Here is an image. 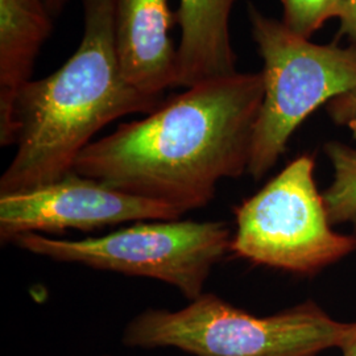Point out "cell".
I'll return each mask as SVG.
<instances>
[{
  "mask_svg": "<svg viewBox=\"0 0 356 356\" xmlns=\"http://www.w3.org/2000/svg\"><path fill=\"white\" fill-rule=\"evenodd\" d=\"M323 149L334 173L329 188L322 193L330 223L356 226V148L329 141Z\"/></svg>",
  "mask_w": 356,
  "mask_h": 356,
  "instance_id": "cell-11",
  "label": "cell"
},
{
  "mask_svg": "<svg viewBox=\"0 0 356 356\" xmlns=\"http://www.w3.org/2000/svg\"><path fill=\"white\" fill-rule=\"evenodd\" d=\"M356 322H341L309 300L257 317L213 293L179 310L147 309L131 319L122 343L132 348H177L193 356H318L342 350Z\"/></svg>",
  "mask_w": 356,
  "mask_h": 356,
  "instance_id": "cell-3",
  "label": "cell"
},
{
  "mask_svg": "<svg viewBox=\"0 0 356 356\" xmlns=\"http://www.w3.org/2000/svg\"><path fill=\"white\" fill-rule=\"evenodd\" d=\"M327 113L335 124L347 127L356 135V89L332 99L327 104Z\"/></svg>",
  "mask_w": 356,
  "mask_h": 356,
  "instance_id": "cell-13",
  "label": "cell"
},
{
  "mask_svg": "<svg viewBox=\"0 0 356 356\" xmlns=\"http://www.w3.org/2000/svg\"><path fill=\"white\" fill-rule=\"evenodd\" d=\"M314 170V159L301 154L239 204L229 252L256 266L312 276L356 251V236L331 229Z\"/></svg>",
  "mask_w": 356,
  "mask_h": 356,
  "instance_id": "cell-6",
  "label": "cell"
},
{
  "mask_svg": "<svg viewBox=\"0 0 356 356\" xmlns=\"http://www.w3.org/2000/svg\"><path fill=\"white\" fill-rule=\"evenodd\" d=\"M247 15L264 64V98L247 168L259 181L277 164L293 134L310 115L356 89V47L321 45L297 36L252 3L247 6Z\"/></svg>",
  "mask_w": 356,
  "mask_h": 356,
  "instance_id": "cell-4",
  "label": "cell"
},
{
  "mask_svg": "<svg viewBox=\"0 0 356 356\" xmlns=\"http://www.w3.org/2000/svg\"><path fill=\"white\" fill-rule=\"evenodd\" d=\"M238 0H179L177 88L236 73L229 20Z\"/></svg>",
  "mask_w": 356,
  "mask_h": 356,
  "instance_id": "cell-10",
  "label": "cell"
},
{
  "mask_svg": "<svg viewBox=\"0 0 356 356\" xmlns=\"http://www.w3.org/2000/svg\"><path fill=\"white\" fill-rule=\"evenodd\" d=\"M83 38L51 76L31 81L15 103L16 153L0 177V194L33 191L74 172L92 138L122 116L149 114L163 99L122 74L115 47V0H82Z\"/></svg>",
  "mask_w": 356,
  "mask_h": 356,
  "instance_id": "cell-2",
  "label": "cell"
},
{
  "mask_svg": "<svg viewBox=\"0 0 356 356\" xmlns=\"http://www.w3.org/2000/svg\"><path fill=\"white\" fill-rule=\"evenodd\" d=\"M282 24L297 36L309 38L331 19L342 20L347 0H280Z\"/></svg>",
  "mask_w": 356,
  "mask_h": 356,
  "instance_id": "cell-12",
  "label": "cell"
},
{
  "mask_svg": "<svg viewBox=\"0 0 356 356\" xmlns=\"http://www.w3.org/2000/svg\"><path fill=\"white\" fill-rule=\"evenodd\" d=\"M181 213L165 204L116 191L76 172L33 191L0 194V239L23 234L95 231L120 223L173 220Z\"/></svg>",
  "mask_w": 356,
  "mask_h": 356,
  "instance_id": "cell-7",
  "label": "cell"
},
{
  "mask_svg": "<svg viewBox=\"0 0 356 356\" xmlns=\"http://www.w3.org/2000/svg\"><path fill=\"white\" fill-rule=\"evenodd\" d=\"M343 356H356V332L355 335L350 339V342L341 350Z\"/></svg>",
  "mask_w": 356,
  "mask_h": 356,
  "instance_id": "cell-16",
  "label": "cell"
},
{
  "mask_svg": "<svg viewBox=\"0 0 356 356\" xmlns=\"http://www.w3.org/2000/svg\"><path fill=\"white\" fill-rule=\"evenodd\" d=\"M338 38H347L356 47V0H347V11L341 20Z\"/></svg>",
  "mask_w": 356,
  "mask_h": 356,
  "instance_id": "cell-14",
  "label": "cell"
},
{
  "mask_svg": "<svg viewBox=\"0 0 356 356\" xmlns=\"http://www.w3.org/2000/svg\"><path fill=\"white\" fill-rule=\"evenodd\" d=\"M49 11H51V16H56L64 10L65 3L66 0H45Z\"/></svg>",
  "mask_w": 356,
  "mask_h": 356,
  "instance_id": "cell-15",
  "label": "cell"
},
{
  "mask_svg": "<svg viewBox=\"0 0 356 356\" xmlns=\"http://www.w3.org/2000/svg\"><path fill=\"white\" fill-rule=\"evenodd\" d=\"M102 356H110V355H102Z\"/></svg>",
  "mask_w": 356,
  "mask_h": 356,
  "instance_id": "cell-17",
  "label": "cell"
},
{
  "mask_svg": "<svg viewBox=\"0 0 356 356\" xmlns=\"http://www.w3.org/2000/svg\"><path fill=\"white\" fill-rule=\"evenodd\" d=\"M232 234L223 220H143L103 236L63 241L41 234L11 244L54 261L163 281L189 301L204 293L213 268L229 251Z\"/></svg>",
  "mask_w": 356,
  "mask_h": 356,
  "instance_id": "cell-5",
  "label": "cell"
},
{
  "mask_svg": "<svg viewBox=\"0 0 356 356\" xmlns=\"http://www.w3.org/2000/svg\"><path fill=\"white\" fill-rule=\"evenodd\" d=\"M176 24L168 0H115V47L122 74L143 94L163 99L177 88Z\"/></svg>",
  "mask_w": 356,
  "mask_h": 356,
  "instance_id": "cell-8",
  "label": "cell"
},
{
  "mask_svg": "<svg viewBox=\"0 0 356 356\" xmlns=\"http://www.w3.org/2000/svg\"><path fill=\"white\" fill-rule=\"evenodd\" d=\"M263 98L261 72L186 88L140 120L90 143L74 172L184 216L210 204L219 181L247 173Z\"/></svg>",
  "mask_w": 356,
  "mask_h": 356,
  "instance_id": "cell-1",
  "label": "cell"
},
{
  "mask_svg": "<svg viewBox=\"0 0 356 356\" xmlns=\"http://www.w3.org/2000/svg\"><path fill=\"white\" fill-rule=\"evenodd\" d=\"M51 32L45 0H0V144H16L13 119L19 92L31 82L42 44Z\"/></svg>",
  "mask_w": 356,
  "mask_h": 356,
  "instance_id": "cell-9",
  "label": "cell"
}]
</instances>
